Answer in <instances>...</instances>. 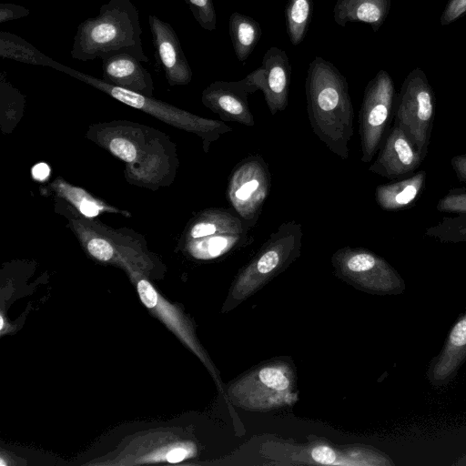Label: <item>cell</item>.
<instances>
[{
  "instance_id": "obj_1",
  "label": "cell",
  "mask_w": 466,
  "mask_h": 466,
  "mask_svg": "<svg viewBox=\"0 0 466 466\" xmlns=\"http://www.w3.org/2000/svg\"><path fill=\"white\" fill-rule=\"evenodd\" d=\"M86 137L125 163L129 184L157 190L175 180L178 167L176 144L148 126L127 120L91 125Z\"/></svg>"
},
{
  "instance_id": "obj_2",
  "label": "cell",
  "mask_w": 466,
  "mask_h": 466,
  "mask_svg": "<svg viewBox=\"0 0 466 466\" xmlns=\"http://www.w3.org/2000/svg\"><path fill=\"white\" fill-rule=\"evenodd\" d=\"M305 93L313 133L332 153L347 159L354 109L346 77L331 62L316 56L307 70Z\"/></svg>"
},
{
  "instance_id": "obj_3",
  "label": "cell",
  "mask_w": 466,
  "mask_h": 466,
  "mask_svg": "<svg viewBox=\"0 0 466 466\" xmlns=\"http://www.w3.org/2000/svg\"><path fill=\"white\" fill-rule=\"evenodd\" d=\"M252 227L233 209L206 208L188 221L180 245L195 258H216L249 240Z\"/></svg>"
},
{
  "instance_id": "obj_4",
  "label": "cell",
  "mask_w": 466,
  "mask_h": 466,
  "mask_svg": "<svg viewBox=\"0 0 466 466\" xmlns=\"http://www.w3.org/2000/svg\"><path fill=\"white\" fill-rule=\"evenodd\" d=\"M63 71L108 94L127 106L139 109L169 126L198 136L202 140L203 150L206 153L208 152L212 143L222 135L232 131L231 127L221 120L198 116L157 100L153 96H147L67 68H64Z\"/></svg>"
},
{
  "instance_id": "obj_5",
  "label": "cell",
  "mask_w": 466,
  "mask_h": 466,
  "mask_svg": "<svg viewBox=\"0 0 466 466\" xmlns=\"http://www.w3.org/2000/svg\"><path fill=\"white\" fill-rule=\"evenodd\" d=\"M435 96L425 73L416 67L404 79L395 103V123L425 156L431 143Z\"/></svg>"
},
{
  "instance_id": "obj_6",
  "label": "cell",
  "mask_w": 466,
  "mask_h": 466,
  "mask_svg": "<svg viewBox=\"0 0 466 466\" xmlns=\"http://www.w3.org/2000/svg\"><path fill=\"white\" fill-rule=\"evenodd\" d=\"M56 207L67 218L68 227L82 247L98 261L109 262L146 248L144 237L132 229H116L95 218H86L67 203L64 206L58 201Z\"/></svg>"
},
{
  "instance_id": "obj_7",
  "label": "cell",
  "mask_w": 466,
  "mask_h": 466,
  "mask_svg": "<svg viewBox=\"0 0 466 466\" xmlns=\"http://www.w3.org/2000/svg\"><path fill=\"white\" fill-rule=\"evenodd\" d=\"M392 78L380 70L367 84L359 112L361 161L370 163L385 137L396 103Z\"/></svg>"
},
{
  "instance_id": "obj_8",
  "label": "cell",
  "mask_w": 466,
  "mask_h": 466,
  "mask_svg": "<svg viewBox=\"0 0 466 466\" xmlns=\"http://www.w3.org/2000/svg\"><path fill=\"white\" fill-rule=\"evenodd\" d=\"M271 187V177L261 156L238 162L228 177L226 197L231 209L254 226L261 214Z\"/></svg>"
},
{
  "instance_id": "obj_9",
  "label": "cell",
  "mask_w": 466,
  "mask_h": 466,
  "mask_svg": "<svg viewBox=\"0 0 466 466\" xmlns=\"http://www.w3.org/2000/svg\"><path fill=\"white\" fill-rule=\"evenodd\" d=\"M291 65L287 53L269 47L264 54L260 66L242 79L249 93L260 90L271 113L285 110L288 106Z\"/></svg>"
},
{
  "instance_id": "obj_10",
  "label": "cell",
  "mask_w": 466,
  "mask_h": 466,
  "mask_svg": "<svg viewBox=\"0 0 466 466\" xmlns=\"http://www.w3.org/2000/svg\"><path fill=\"white\" fill-rule=\"evenodd\" d=\"M425 157L401 127L394 123L382 141L377 158L368 170L390 180H398L412 174Z\"/></svg>"
},
{
  "instance_id": "obj_11",
  "label": "cell",
  "mask_w": 466,
  "mask_h": 466,
  "mask_svg": "<svg viewBox=\"0 0 466 466\" xmlns=\"http://www.w3.org/2000/svg\"><path fill=\"white\" fill-rule=\"evenodd\" d=\"M250 95L242 79L238 81L218 80L202 92L203 105L217 114L221 121L236 122L253 127L255 120L248 102Z\"/></svg>"
},
{
  "instance_id": "obj_12",
  "label": "cell",
  "mask_w": 466,
  "mask_h": 466,
  "mask_svg": "<svg viewBox=\"0 0 466 466\" xmlns=\"http://www.w3.org/2000/svg\"><path fill=\"white\" fill-rule=\"evenodd\" d=\"M426 184V172L420 170L394 182L379 185L375 189V200L385 211L409 208L422 194Z\"/></svg>"
},
{
  "instance_id": "obj_13",
  "label": "cell",
  "mask_w": 466,
  "mask_h": 466,
  "mask_svg": "<svg viewBox=\"0 0 466 466\" xmlns=\"http://www.w3.org/2000/svg\"><path fill=\"white\" fill-rule=\"evenodd\" d=\"M47 187L50 193L52 192L59 199L69 204L86 218H95L102 213H114L127 218L131 217L128 211L109 205L103 199L91 195L83 187L68 183L61 177L54 179Z\"/></svg>"
},
{
  "instance_id": "obj_14",
  "label": "cell",
  "mask_w": 466,
  "mask_h": 466,
  "mask_svg": "<svg viewBox=\"0 0 466 466\" xmlns=\"http://www.w3.org/2000/svg\"><path fill=\"white\" fill-rule=\"evenodd\" d=\"M391 0H337L333 7V18L344 27L348 23L361 22L377 32L385 22Z\"/></svg>"
},
{
  "instance_id": "obj_15",
  "label": "cell",
  "mask_w": 466,
  "mask_h": 466,
  "mask_svg": "<svg viewBox=\"0 0 466 466\" xmlns=\"http://www.w3.org/2000/svg\"><path fill=\"white\" fill-rule=\"evenodd\" d=\"M106 80L112 85L143 94L153 96V82L149 74L136 61L128 57H115L104 65Z\"/></svg>"
},
{
  "instance_id": "obj_16",
  "label": "cell",
  "mask_w": 466,
  "mask_h": 466,
  "mask_svg": "<svg viewBox=\"0 0 466 466\" xmlns=\"http://www.w3.org/2000/svg\"><path fill=\"white\" fill-rule=\"evenodd\" d=\"M228 31L237 59L245 62L261 38L259 23L253 17L234 12L228 19Z\"/></svg>"
},
{
  "instance_id": "obj_17",
  "label": "cell",
  "mask_w": 466,
  "mask_h": 466,
  "mask_svg": "<svg viewBox=\"0 0 466 466\" xmlns=\"http://www.w3.org/2000/svg\"><path fill=\"white\" fill-rule=\"evenodd\" d=\"M157 50L167 71V77L171 85H187L191 81L192 72L172 35L171 38L158 32Z\"/></svg>"
},
{
  "instance_id": "obj_18",
  "label": "cell",
  "mask_w": 466,
  "mask_h": 466,
  "mask_svg": "<svg viewBox=\"0 0 466 466\" xmlns=\"http://www.w3.org/2000/svg\"><path fill=\"white\" fill-rule=\"evenodd\" d=\"M313 0H288L285 6L286 31L290 43L299 46L304 40L311 22Z\"/></svg>"
},
{
  "instance_id": "obj_19",
  "label": "cell",
  "mask_w": 466,
  "mask_h": 466,
  "mask_svg": "<svg viewBox=\"0 0 466 466\" xmlns=\"http://www.w3.org/2000/svg\"><path fill=\"white\" fill-rule=\"evenodd\" d=\"M424 236L440 243L466 242V215L443 217L439 223L426 228Z\"/></svg>"
},
{
  "instance_id": "obj_20",
  "label": "cell",
  "mask_w": 466,
  "mask_h": 466,
  "mask_svg": "<svg viewBox=\"0 0 466 466\" xmlns=\"http://www.w3.org/2000/svg\"><path fill=\"white\" fill-rule=\"evenodd\" d=\"M195 18L200 25L208 31L217 26V15L212 0H187Z\"/></svg>"
},
{
  "instance_id": "obj_21",
  "label": "cell",
  "mask_w": 466,
  "mask_h": 466,
  "mask_svg": "<svg viewBox=\"0 0 466 466\" xmlns=\"http://www.w3.org/2000/svg\"><path fill=\"white\" fill-rule=\"evenodd\" d=\"M436 209L442 213L466 215V189L450 190L438 201Z\"/></svg>"
},
{
  "instance_id": "obj_22",
  "label": "cell",
  "mask_w": 466,
  "mask_h": 466,
  "mask_svg": "<svg viewBox=\"0 0 466 466\" xmlns=\"http://www.w3.org/2000/svg\"><path fill=\"white\" fill-rule=\"evenodd\" d=\"M258 377L265 386L272 390H284L289 387L288 378L277 368H264L259 371Z\"/></svg>"
},
{
  "instance_id": "obj_23",
  "label": "cell",
  "mask_w": 466,
  "mask_h": 466,
  "mask_svg": "<svg viewBox=\"0 0 466 466\" xmlns=\"http://www.w3.org/2000/svg\"><path fill=\"white\" fill-rule=\"evenodd\" d=\"M117 27L110 22L97 24L90 33L92 42L96 45H104L111 42L117 35Z\"/></svg>"
},
{
  "instance_id": "obj_24",
  "label": "cell",
  "mask_w": 466,
  "mask_h": 466,
  "mask_svg": "<svg viewBox=\"0 0 466 466\" xmlns=\"http://www.w3.org/2000/svg\"><path fill=\"white\" fill-rule=\"evenodd\" d=\"M466 13V0H450L441 15V24L449 25Z\"/></svg>"
},
{
  "instance_id": "obj_25",
  "label": "cell",
  "mask_w": 466,
  "mask_h": 466,
  "mask_svg": "<svg viewBox=\"0 0 466 466\" xmlns=\"http://www.w3.org/2000/svg\"><path fill=\"white\" fill-rule=\"evenodd\" d=\"M137 288L140 299L147 308L153 309L157 306L158 299L157 293L147 279H139Z\"/></svg>"
},
{
  "instance_id": "obj_26",
  "label": "cell",
  "mask_w": 466,
  "mask_h": 466,
  "mask_svg": "<svg viewBox=\"0 0 466 466\" xmlns=\"http://www.w3.org/2000/svg\"><path fill=\"white\" fill-rule=\"evenodd\" d=\"M313 460L321 464H331L336 460V454L332 449L328 446H318L311 451Z\"/></svg>"
},
{
  "instance_id": "obj_27",
  "label": "cell",
  "mask_w": 466,
  "mask_h": 466,
  "mask_svg": "<svg viewBox=\"0 0 466 466\" xmlns=\"http://www.w3.org/2000/svg\"><path fill=\"white\" fill-rule=\"evenodd\" d=\"M451 341L456 347L466 345V319L455 325L451 333Z\"/></svg>"
},
{
  "instance_id": "obj_28",
  "label": "cell",
  "mask_w": 466,
  "mask_h": 466,
  "mask_svg": "<svg viewBox=\"0 0 466 466\" xmlns=\"http://www.w3.org/2000/svg\"><path fill=\"white\" fill-rule=\"evenodd\" d=\"M451 166L459 181L466 183V154L454 156Z\"/></svg>"
},
{
  "instance_id": "obj_29",
  "label": "cell",
  "mask_w": 466,
  "mask_h": 466,
  "mask_svg": "<svg viewBox=\"0 0 466 466\" xmlns=\"http://www.w3.org/2000/svg\"><path fill=\"white\" fill-rule=\"evenodd\" d=\"M33 177L37 181L46 180L50 175V168L46 163H38L32 168Z\"/></svg>"
},
{
  "instance_id": "obj_30",
  "label": "cell",
  "mask_w": 466,
  "mask_h": 466,
  "mask_svg": "<svg viewBox=\"0 0 466 466\" xmlns=\"http://www.w3.org/2000/svg\"><path fill=\"white\" fill-rule=\"evenodd\" d=\"M187 455V452L185 449L175 448L167 454V460L168 462L176 463L183 461Z\"/></svg>"
},
{
  "instance_id": "obj_31",
  "label": "cell",
  "mask_w": 466,
  "mask_h": 466,
  "mask_svg": "<svg viewBox=\"0 0 466 466\" xmlns=\"http://www.w3.org/2000/svg\"><path fill=\"white\" fill-rule=\"evenodd\" d=\"M3 327H4V319H3V318L1 317V326H0L1 329H3Z\"/></svg>"
}]
</instances>
